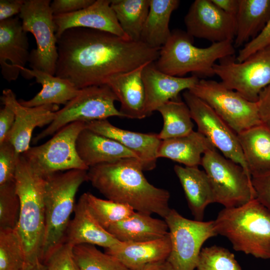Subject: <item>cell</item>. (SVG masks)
Returning a JSON list of instances; mask_svg holds the SVG:
<instances>
[{"label": "cell", "mask_w": 270, "mask_h": 270, "mask_svg": "<svg viewBox=\"0 0 270 270\" xmlns=\"http://www.w3.org/2000/svg\"><path fill=\"white\" fill-rule=\"evenodd\" d=\"M20 154L8 140L0 144V185L14 181Z\"/></svg>", "instance_id": "cell-39"}, {"label": "cell", "mask_w": 270, "mask_h": 270, "mask_svg": "<svg viewBox=\"0 0 270 270\" xmlns=\"http://www.w3.org/2000/svg\"><path fill=\"white\" fill-rule=\"evenodd\" d=\"M164 220L168 228L170 240L167 261L174 270H194L202 244L208 238L218 235L214 220H190L172 208Z\"/></svg>", "instance_id": "cell-12"}, {"label": "cell", "mask_w": 270, "mask_h": 270, "mask_svg": "<svg viewBox=\"0 0 270 270\" xmlns=\"http://www.w3.org/2000/svg\"><path fill=\"white\" fill-rule=\"evenodd\" d=\"M118 100L107 84L92 86L80 89L78 95L56 112L54 120L34 139V142L50 136L66 125L75 122H85L107 119L111 116L124 118L115 106Z\"/></svg>", "instance_id": "cell-10"}, {"label": "cell", "mask_w": 270, "mask_h": 270, "mask_svg": "<svg viewBox=\"0 0 270 270\" xmlns=\"http://www.w3.org/2000/svg\"><path fill=\"white\" fill-rule=\"evenodd\" d=\"M256 102L262 124L270 128V85L260 92Z\"/></svg>", "instance_id": "cell-45"}, {"label": "cell", "mask_w": 270, "mask_h": 270, "mask_svg": "<svg viewBox=\"0 0 270 270\" xmlns=\"http://www.w3.org/2000/svg\"><path fill=\"white\" fill-rule=\"evenodd\" d=\"M14 182L20 204L16 230L24 248L26 264L42 262L45 234L46 178L34 170L20 154Z\"/></svg>", "instance_id": "cell-3"}, {"label": "cell", "mask_w": 270, "mask_h": 270, "mask_svg": "<svg viewBox=\"0 0 270 270\" xmlns=\"http://www.w3.org/2000/svg\"><path fill=\"white\" fill-rule=\"evenodd\" d=\"M237 136L251 177L270 172V128L262 124Z\"/></svg>", "instance_id": "cell-29"}, {"label": "cell", "mask_w": 270, "mask_h": 270, "mask_svg": "<svg viewBox=\"0 0 270 270\" xmlns=\"http://www.w3.org/2000/svg\"><path fill=\"white\" fill-rule=\"evenodd\" d=\"M25 264L24 248L16 228H0V270H22Z\"/></svg>", "instance_id": "cell-36"}, {"label": "cell", "mask_w": 270, "mask_h": 270, "mask_svg": "<svg viewBox=\"0 0 270 270\" xmlns=\"http://www.w3.org/2000/svg\"><path fill=\"white\" fill-rule=\"evenodd\" d=\"M170 250L169 234L154 240L120 242L105 252L120 260L130 270H142L146 265L167 260Z\"/></svg>", "instance_id": "cell-22"}, {"label": "cell", "mask_w": 270, "mask_h": 270, "mask_svg": "<svg viewBox=\"0 0 270 270\" xmlns=\"http://www.w3.org/2000/svg\"><path fill=\"white\" fill-rule=\"evenodd\" d=\"M157 111L164 121L162 128L158 134L160 140L184 136L194 131L190 109L180 97L163 104Z\"/></svg>", "instance_id": "cell-33"}, {"label": "cell", "mask_w": 270, "mask_h": 270, "mask_svg": "<svg viewBox=\"0 0 270 270\" xmlns=\"http://www.w3.org/2000/svg\"><path fill=\"white\" fill-rule=\"evenodd\" d=\"M186 32L174 30L167 42L160 50L154 64L161 72L182 77L188 73L200 78L215 75L214 66L217 61L234 56L233 42H213L209 46L198 48Z\"/></svg>", "instance_id": "cell-5"}, {"label": "cell", "mask_w": 270, "mask_h": 270, "mask_svg": "<svg viewBox=\"0 0 270 270\" xmlns=\"http://www.w3.org/2000/svg\"><path fill=\"white\" fill-rule=\"evenodd\" d=\"M180 3L178 0H150L149 11L140 40L158 49L164 45L171 34L169 28L170 16Z\"/></svg>", "instance_id": "cell-31"}, {"label": "cell", "mask_w": 270, "mask_h": 270, "mask_svg": "<svg viewBox=\"0 0 270 270\" xmlns=\"http://www.w3.org/2000/svg\"><path fill=\"white\" fill-rule=\"evenodd\" d=\"M200 165L210 180L214 202L231 208L256 198L252 177L240 165L223 156L216 148L203 154Z\"/></svg>", "instance_id": "cell-8"}, {"label": "cell", "mask_w": 270, "mask_h": 270, "mask_svg": "<svg viewBox=\"0 0 270 270\" xmlns=\"http://www.w3.org/2000/svg\"><path fill=\"white\" fill-rule=\"evenodd\" d=\"M182 96L192 118L197 125V131L206 136L224 157L240 165L251 176L237 134L208 104L188 90H184Z\"/></svg>", "instance_id": "cell-14"}, {"label": "cell", "mask_w": 270, "mask_h": 270, "mask_svg": "<svg viewBox=\"0 0 270 270\" xmlns=\"http://www.w3.org/2000/svg\"><path fill=\"white\" fill-rule=\"evenodd\" d=\"M22 270H46V266L42 262L26 264Z\"/></svg>", "instance_id": "cell-49"}, {"label": "cell", "mask_w": 270, "mask_h": 270, "mask_svg": "<svg viewBox=\"0 0 270 270\" xmlns=\"http://www.w3.org/2000/svg\"><path fill=\"white\" fill-rule=\"evenodd\" d=\"M145 91L144 113L146 117L163 104L177 98L183 90H189L200 80L196 76L178 77L158 70L154 62L146 64L142 71Z\"/></svg>", "instance_id": "cell-18"}, {"label": "cell", "mask_w": 270, "mask_h": 270, "mask_svg": "<svg viewBox=\"0 0 270 270\" xmlns=\"http://www.w3.org/2000/svg\"><path fill=\"white\" fill-rule=\"evenodd\" d=\"M24 0H0V22L20 14Z\"/></svg>", "instance_id": "cell-46"}, {"label": "cell", "mask_w": 270, "mask_h": 270, "mask_svg": "<svg viewBox=\"0 0 270 270\" xmlns=\"http://www.w3.org/2000/svg\"><path fill=\"white\" fill-rule=\"evenodd\" d=\"M73 246L64 242L56 248L44 264L46 270H80L72 253Z\"/></svg>", "instance_id": "cell-40"}, {"label": "cell", "mask_w": 270, "mask_h": 270, "mask_svg": "<svg viewBox=\"0 0 270 270\" xmlns=\"http://www.w3.org/2000/svg\"><path fill=\"white\" fill-rule=\"evenodd\" d=\"M214 70L226 88L256 102L260 92L270 85V46L241 62H237L234 56L222 59Z\"/></svg>", "instance_id": "cell-13"}, {"label": "cell", "mask_w": 270, "mask_h": 270, "mask_svg": "<svg viewBox=\"0 0 270 270\" xmlns=\"http://www.w3.org/2000/svg\"><path fill=\"white\" fill-rule=\"evenodd\" d=\"M188 90L208 104L236 134L262 124L257 102L247 100L221 82L200 78Z\"/></svg>", "instance_id": "cell-11"}, {"label": "cell", "mask_w": 270, "mask_h": 270, "mask_svg": "<svg viewBox=\"0 0 270 270\" xmlns=\"http://www.w3.org/2000/svg\"><path fill=\"white\" fill-rule=\"evenodd\" d=\"M215 148L209 140L198 131L182 136L162 140L157 158H165L186 166L200 165L202 156L206 151Z\"/></svg>", "instance_id": "cell-28"}, {"label": "cell", "mask_w": 270, "mask_h": 270, "mask_svg": "<svg viewBox=\"0 0 270 270\" xmlns=\"http://www.w3.org/2000/svg\"><path fill=\"white\" fill-rule=\"evenodd\" d=\"M88 170H71L46 177L45 234L41 258L43 263L64 242L70 216L76 206V195L80 186L88 181Z\"/></svg>", "instance_id": "cell-6"}, {"label": "cell", "mask_w": 270, "mask_h": 270, "mask_svg": "<svg viewBox=\"0 0 270 270\" xmlns=\"http://www.w3.org/2000/svg\"><path fill=\"white\" fill-rule=\"evenodd\" d=\"M143 172L138 159L125 158L89 168L88 181L108 200L164 219L171 209L170 194L150 183Z\"/></svg>", "instance_id": "cell-2"}, {"label": "cell", "mask_w": 270, "mask_h": 270, "mask_svg": "<svg viewBox=\"0 0 270 270\" xmlns=\"http://www.w3.org/2000/svg\"><path fill=\"white\" fill-rule=\"evenodd\" d=\"M174 169L194 220L203 221L206 207L214 202L212 187L207 174L198 166L175 165Z\"/></svg>", "instance_id": "cell-25"}, {"label": "cell", "mask_w": 270, "mask_h": 270, "mask_svg": "<svg viewBox=\"0 0 270 270\" xmlns=\"http://www.w3.org/2000/svg\"><path fill=\"white\" fill-rule=\"evenodd\" d=\"M95 0H54L50 3L54 16L76 12L92 4Z\"/></svg>", "instance_id": "cell-43"}, {"label": "cell", "mask_w": 270, "mask_h": 270, "mask_svg": "<svg viewBox=\"0 0 270 270\" xmlns=\"http://www.w3.org/2000/svg\"><path fill=\"white\" fill-rule=\"evenodd\" d=\"M72 253L80 270H130L115 257L102 252L94 245L75 246Z\"/></svg>", "instance_id": "cell-35"}, {"label": "cell", "mask_w": 270, "mask_h": 270, "mask_svg": "<svg viewBox=\"0 0 270 270\" xmlns=\"http://www.w3.org/2000/svg\"><path fill=\"white\" fill-rule=\"evenodd\" d=\"M196 268L197 270H242L232 252L216 245L201 250Z\"/></svg>", "instance_id": "cell-37"}, {"label": "cell", "mask_w": 270, "mask_h": 270, "mask_svg": "<svg viewBox=\"0 0 270 270\" xmlns=\"http://www.w3.org/2000/svg\"><path fill=\"white\" fill-rule=\"evenodd\" d=\"M86 128L84 122L70 123L45 143L30 147L22 154L34 170L45 178L61 171L88 170L76 149L78 136Z\"/></svg>", "instance_id": "cell-7"}, {"label": "cell", "mask_w": 270, "mask_h": 270, "mask_svg": "<svg viewBox=\"0 0 270 270\" xmlns=\"http://www.w3.org/2000/svg\"><path fill=\"white\" fill-rule=\"evenodd\" d=\"M186 32L213 42H234L236 18L225 13L211 0H196L184 18Z\"/></svg>", "instance_id": "cell-15"}, {"label": "cell", "mask_w": 270, "mask_h": 270, "mask_svg": "<svg viewBox=\"0 0 270 270\" xmlns=\"http://www.w3.org/2000/svg\"><path fill=\"white\" fill-rule=\"evenodd\" d=\"M55 76L78 89L106 84L112 76L156 60L160 50L97 30L74 28L57 38Z\"/></svg>", "instance_id": "cell-1"}, {"label": "cell", "mask_w": 270, "mask_h": 270, "mask_svg": "<svg viewBox=\"0 0 270 270\" xmlns=\"http://www.w3.org/2000/svg\"><path fill=\"white\" fill-rule=\"evenodd\" d=\"M214 224L217 234L226 237L235 250L270 259V212L256 198L223 208Z\"/></svg>", "instance_id": "cell-4"}, {"label": "cell", "mask_w": 270, "mask_h": 270, "mask_svg": "<svg viewBox=\"0 0 270 270\" xmlns=\"http://www.w3.org/2000/svg\"><path fill=\"white\" fill-rule=\"evenodd\" d=\"M74 216L68 225L64 242L73 246L82 244L110 248L120 242L97 221L91 212L83 194L76 204Z\"/></svg>", "instance_id": "cell-21"}, {"label": "cell", "mask_w": 270, "mask_h": 270, "mask_svg": "<svg viewBox=\"0 0 270 270\" xmlns=\"http://www.w3.org/2000/svg\"><path fill=\"white\" fill-rule=\"evenodd\" d=\"M86 128L116 140L134 152L141 162L144 171L152 170L156 168L157 151L162 140L158 134L122 129L112 124L107 119L87 122Z\"/></svg>", "instance_id": "cell-20"}, {"label": "cell", "mask_w": 270, "mask_h": 270, "mask_svg": "<svg viewBox=\"0 0 270 270\" xmlns=\"http://www.w3.org/2000/svg\"><path fill=\"white\" fill-rule=\"evenodd\" d=\"M107 230L120 242H143L162 238L168 234L165 220L136 212L110 226Z\"/></svg>", "instance_id": "cell-27"}, {"label": "cell", "mask_w": 270, "mask_h": 270, "mask_svg": "<svg viewBox=\"0 0 270 270\" xmlns=\"http://www.w3.org/2000/svg\"><path fill=\"white\" fill-rule=\"evenodd\" d=\"M146 64L114 76L106 82V84L112 89L120 102V112L124 118L140 120L146 117L145 91L142 78V69Z\"/></svg>", "instance_id": "cell-24"}, {"label": "cell", "mask_w": 270, "mask_h": 270, "mask_svg": "<svg viewBox=\"0 0 270 270\" xmlns=\"http://www.w3.org/2000/svg\"><path fill=\"white\" fill-rule=\"evenodd\" d=\"M88 208L98 223L106 230L132 216L135 210L130 206L84 193Z\"/></svg>", "instance_id": "cell-34"}, {"label": "cell", "mask_w": 270, "mask_h": 270, "mask_svg": "<svg viewBox=\"0 0 270 270\" xmlns=\"http://www.w3.org/2000/svg\"><path fill=\"white\" fill-rule=\"evenodd\" d=\"M270 46V18L262 30L253 39L245 44L235 58L241 62L255 52Z\"/></svg>", "instance_id": "cell-41"}, {"label": "cell", "mask_w": 270, "mask_h": 270, "mask_svg": "<svg viewBox=\"0 0 270 270\" xmlns=\"http://www.w3.org/2000/svg\"><path fill=\"white\" fill-rule=\"evenodd\" d=\"M256 198L270 212V172L252 176Z\"/></svg>", "instance_id": "cell-42"}, {"label": "cell", "mask_w": 270, "mask_h": 270, "mask_svg": "<svg viewBox=\"0 0 270 270\" xmlns=\"http://www.w3.org/2000/svg\"><path fill=\"white\" fill-rule=\"evenodd\" d=\"M20 74L26 78H35L42 86L40 91L34 98L20 103L26 107H34L46 104L65 105L76 97L80 90L68 80L46 72L26 67L20 68Z\"/></svg>", "instance_id": "cell-26"}, {"label": "cell", "mask_w": 270, "mask_h": 270, "mask_svg": "<svg viewBox=\"0 0 270 270\" xmlns=\"http://www.w3.org/2000/svg\"><path fill=\"white\" fill-rule=\"evenodd\" d=\"M54 20L57 38L68 29L83 28L110 32L130 40L118 23L110 0H95L89 6L76 12L54 16Z\"/></svg>", "instance_id": "cell-19"}, {"label": "cell", "mask_w": 270, "mask_h": 270, "mask_svg": "<svg viewBox=\"0 0 270 270\" xmlns=\"http://www.w3.org/2000/svg\"><path fill=\"white\" fill-rule=\"evenodd\" d=\"M142 270H174L167 260L146 265Z\"/></svg>", "instance_id": "cell-48"}, {"label": "cell", "mask_w": 270, "mask_h": 270, "mask_svg": "<svg viewBox=\"0 0 270 270\" xmlns=\"http://www.w3.org/2000/svg\"><path fill=\"white\" fill-rule=\"evenodd\" d=\"M4 105L8 106L14 112L16 120L7 140L14 146L16 152L22 154L30 148L32 132L36 127L50 124L59 110L58 105L46 104L34 107L22 106L10 89L2 91L0 98Z\"/></svg>", "instance_id": "cell-16"}, {"label": "cell", "mask_w": 270, "mask_h": 270, "mask_svg": "<svg viewBox=\"0 0 270 270\" xmlns=\"http://www.w3.org/2000/svg\"><path fill=\"white\" fill-rule=\"evenodd\" d=\"M50 0H24L19 14L24 30L35 38L36 48L30 52L32 70L55 76L58 58L57 38Z\"/></svg>", "instance_id": "cell-9"}, {"label": "cell", "mask_w": 270, "mask_h": 270, "mask_svg": "<svg viewBox=\"0 0 270 270\" xmlns=\"http://www.w3.org/2000/svg\"><path fill=\"white\" fill-rule=\"evenodd\" d=\"M76 149L81 160L88 168L125 158L138 159L134 152L118 142L86 128L78 136Z\"/></svg>", "instance_id": "cell-23"}, {"label": "cell", "mask_w": 270, "mask_h": 270, "mask_svg": "<svg viewBox=\"0 0 270 270\" xmlns=\"http://www.w3.org/2000/svg\"><path fill=\"white\" fill-rule=\"evenodd\" d=\"M211 0L225 13L236 18L239 6V0Z\"/></svg>", "instance_id": "cell-47"}, {"label": "cell", "mask_w": 270, "mask_h": 270, "mask_svg": "<svg viewBox=\"0 0 270 270\" xmlns=\"http://www.w3.org/2000/svg\"><path fill=\"white\" fill-rule=\"evenodd\" d=\"M16 120L13 110L8 106L0 110V144L7 140Z\"/></svg>", "instance_id": "cell-44"}, {"label": "cell", "mask_w": 270, "mask_h": 270, "mask_svg": "<svg viewBox=\"0 0 270 270\" xmlns=\"http://www.w3.org/2000/svg\"><path fill=\"white\" fill-rule=\"evenodd\" d=\"M110 6L128 38L134 42L140 41L150 0H110Z\"/></svg>", "instance_id": "cell-32"}, {"label": "cell", "mask_w": 270, "mask_h": 270, "mask_svg": "<svg viewBox=\"0 0 270 270\" xmlns=\"http://www.w3.org/2000/svg\"><path fill=\"white\" fill-rule=\"evenodd\" d=\"M20 207L14 181L0 185V228H16Z\"/></svg>", "instance_id": "cell-38"}, {"label": "cell", "mask_w": 270, "mask_h": 270, "mask_svg": "<svg viewBox=\"0 0 270 270\" xmlns=\"http://www.w3.org/2000/svg\"><path fill=\"white\" fill-rule=\"evenodd\" d=\"M27 32L19 17L0 22V65L3 78L8 82L16 80L20 68L28 62Z\"/></svg>", "instance_id": "cell-17"}, {"label": "cell", "mask_w": 270, "mask_h": 270, "mask_svg": "<svg viewBox=\"0 0 270 270\" xmlns=\"http://www.w3.org/2000/svg\"><path fill=\"white\" fill-rule=\"evenodd\" d=\"M270 18V0H239L234 46L238 48L254 38Z\"/></svg>", "instance_id": "cell-30"}]
</instances>
